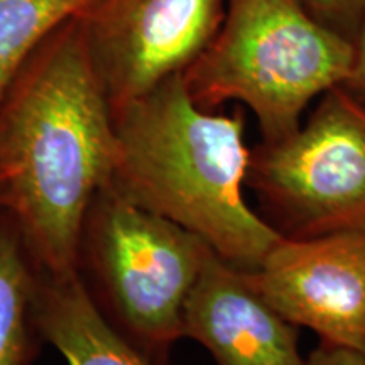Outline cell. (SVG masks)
<instances>
[{"mask_svg": "<svg viewBox=\"0 0 365 365\" xmlns=\"http://www.w3.org/2000/svg\"><path fill=\"white\" fill-rule=\"evenodd\" d=\"M115 117L78 17L59 26L0 98L6 207L36 269L76 271L80 232L112 180Z\"/></svg>", "mask_w": 365, "mask_h": 365, "instance_id": "1", "label": "cell"}, {"mask_svg": "<svg viewBox=\"0 0 365 365\" xmlns=\"http://www.w3.org/2000/svg\"><path fill=\"white\" fill-rule=\"evenodd\" d=\"M113 117V188L200 237L232 266L257 271L281 235L244 196L252 153L244 110H203L180 73Z\"/></svg>", "mask_w": 365, "mask_h": 365, "instance_id": "2", "label": "cell"}, {"mask_svg": "<svg viewBox=\"0 0 365 365\" xmlns=\"http://www.w3.org/2000/svg\"><path fill=\"white\" fill-rule=\"evenodd\" d=\"M354 41L328 27L308 0H227L220 29L181 73L203 110L239 102L254 113L262 143L286 139L328 90L344 85Z\"/></svg>", "mask_w": 365, "mask_h": 365, "instance_id": "3", "label": "cell"}, {"mask_svg": "<svg viewBox=\"0 0 365 365\" xmlns=\"http://www.w3.org/2000/svg\"><path fill=\"white\" fill-rule=\"evenodd\" d=\"M212 252L178 223L132 203L108 182L91 200L76 272L93 304L153 365L185 339V308Z\"/></svg>", "mask_w": 365, "mask_h": 365, "instance_id": "4", "label": "cell"}, {"mask_svg": "<svg viewBox=\"0 0 365 365\" xmlns=\"http://www.w3.org/2000/svg\"><path fill=\"white\" fill-rule=\"evenodd\" d=\"M245 182L284 239L365 234V103L328 90L298 130L255 145Z\"/></svg>", "mask_w": 365, "mask_h": 365, "instance_id": "5", "label": "cell"}, {"mask_svg": "<svg viewBox=\"0 0 365 365\" xmlns=\"http://www.w3.org/2000/svg\"><path fill=\"white\" fill-rule=\"evenodd\" d=\"M225 11L227 0H95L78 22L113 113L185 71Z\"/></svg>", "mask_w": 365, "mask_h": 365, "instance_id": "6", "label": "cell"}, {"mask_svg": "<svg viewBox=\"0 0 365 365\" xmlns=\"http://www.w3.org/2000/svg\"><path fill=\"white\" fill-rule=\"evenodd\" d=\"M250 281L274 308L319 341L365 355V234L284 239Z\"/></svg>", "mask_w": 365, "mask_h": 365, "instance_id": "7", "label": "cell"}, {"mask_svg": "<svg viewBox=\"0 0 365 365\" xmlns=\"http://www.w3.org/2000/svg\"><path fill=\"white\" fill-rule=\"evenodd\" d=\"M298 330L247 271L210 252L186 301L185 339L203 345L217 365H308Z\"/></svg>", "mask_w": 365, "mask_h": 365, "instance_id": "8", "label": "cell"}, {"mask_svg": "<svg viewBox=\"0 0 365 365\" xmlns=\"http://www.w3.org/2000/svg\"><path fill=\"white\" fill-rule=\"evenodd\" d=\"M36 271L39 330L68 365H153L102 317L78 272Z\"/></svg>", "mask_w": 365, "mask_h": 365, "instance_id": "9", "label": "cell"}, {"mask_svg": "<svg viewBox=\"0 0 365 365\" xmlns=\"http://www.w3.org/2000/svg\"><path fill=\"white\" fill-rule=\"evenodd\" d=\"M38 271L17 223L0 210V365H34L46 344L36 314Z\"/></svg>", "mask_w": 365, "mask_h": 365, "instance_id": "10", "label": "cell"}, {"mask_svg": "<svg viewBox=\"0 0 365 365\" xmlns=\"http://www.w3.org/2000/svg\"><path fill=\"white\" fill-rule=\"evenodd\" d=\"M95 0H0V98L41 43Z\"/></svg>", "mask_w": 365, "mask_h": 365, "instance_id": "11", "label": "cell"}, {"mask_svg": "<svg viewBox=\"0 0 365 365\" xmlns=\"http://www.w3.org/2000/svg\"><path fill=\"white\" fill-rule=\"evenodd\" d=\"M308 6L319 21L350 41L365 19V0H308Z\"/></svg>", "mask_w": 365, "mask_h": 365, "instance_id": "12", "label": "cell"}, {"mask_svg": "<svg viewBox=\"0 0 365 365\" xmlns=\"http://www.w3.org/2000/svg\"><path fill=\"white\" fill-rule=\"evenodd\" d=\"M308 365H365V355L345 346L319 341L309 354Z\"/></svg>", "mask_w": 365, "mask_h": 365, "instance_id": "13", "label": "cell"}, {"mask_svg": "<svg viewBox=\"0 0 365 365\" xmlns=\"http://www.w3.org/2000/svg\"><path fill=\"white\" fill-rule=\"evenodd\" d=\"M344 86L365 103V19L354 39L352 70Z\"/></svg>", "mask_w": 365, "mask_h": 365, "instance_id": "14", "label": "cell"}, {"mask_svg": "<svg viewBox=\"0 0 365 365\" xmlns=\"http://www.w3.org/2000/svg\"><path fill=\"white\" fill-rule=\"evenodd\" d=\"M4 207H6V180L0 173V210H4Z\"/></svg>", "mask_w": 365, "mask_h": 365, "instance_id": "15", "label": "cell"}]
</instances>
